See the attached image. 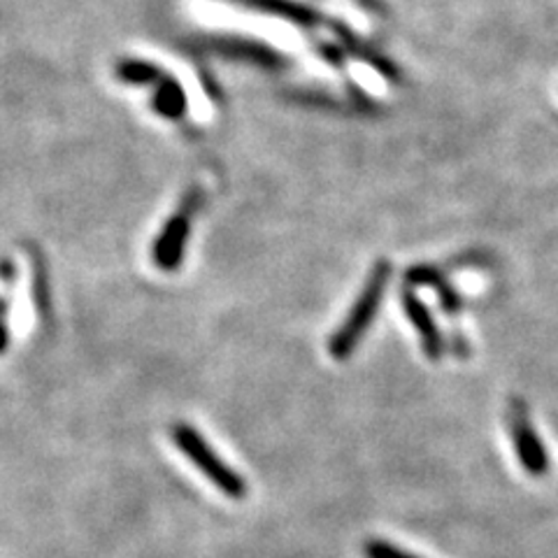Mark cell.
Wrapping results in <instances>:
<instances>
[{"instance_id":"8fae6325","label":"cell","mask_w":558,"mask_h":558,"mask_svg":"<svg viewBox=\"0 0 558 558\" xmlns=\"http://www.w3.org/2000/svg\"><path fill=\"white\" fill-rule=\"evenodd\" d=\"M8 344H10V330H8L5 319H0V354L5 352Z\"/></svg>"},{"instance_id":"52a82bcc","label":"cell","mask_w":558,"mask_h":558,"mask_svg":"<svg viewBox=\"0 0 558 558\" xmlns=\"http://www.w3.org/2000/svg\"><path fill=\"white\" fill-rule=\"evenodd\" d=\"M33 295H35V305L40 310H47L49 305V287H47V275L43 258L33 252Z\"/></svg>"},{"instance_id":"3957f363","label":"cell","mask_w":558,"mask_h":558,"mask_svg":"<svg viewBox=\"0 0 558 558\" xmlns=\"http://www.w3.org/2000/svg\"><path fill=\"white\" fill-rule=\"evenodd\" d=\"M198 205H201V194L198 191H191L189 196H184L182 205L178 207V213H174L163 223L161 233L156 235V240L151 244V260L159 270L172 272L182 266L189 235H191V229H194V217L198 213Z\"/></svg>"},{"instance_id":"ba28073f","label":"cell","mask_w":558,"mask_h":558,"mask_svg":"<svg viewBox=\"0 0 558 558\" xmlns=\"http://www.w3.org/2000/svg\"><path fill=\"white\" fill-rule=\"evenodd\" d=\"M405 279L412 287H440L445 282L442 272L433 266H414L405 272Z\"/></svg>"},{"instance_id":"7a4b0ae2","label":"cell","mask_w":558,"mask_h":558,"mask_svg":"<svg viewBox=\"0 0 558 558\" xmlns=\"http://www.w3.org/2000/svg\"><path fill=\"white\" fill-rule=\"evenodd\" d=\"M172 440L180 447L184 457L194 463L201 473L219 488L221 494H226L229 498H235V500L247 496V482H244V477H240L229 463L219 459V453L209 447V442L194 426L184 424V422L174 424Z\"/></svg>"},{"instance_id":"8992f818","label":"cell","mask_w":558,"mask_h":558,"mask_svg":"<svg viewBox=\"0 0 558 558\" xmlns=\"http://www.w3.org/2000/svg\"><path fill=\"white\" fill-rule=\"evenodd\" d=\"M184 108H186V100H184V94L180 86L174 82L163 84L159 96H156V110H159L163 117L178 119L184 114Z\"/></svg>"},{"instance_id":"30bf717a","label":"cell","mask_w":558,"mask_h":558,"mask_svg":"<svg viewBox=\"0 0 558 558\" xmlns=\"http://www.w3.org/2000/svg\"><path fill=\"white\" fill-rule=\"evenodd\" d=\"M438 289V295H440V305H442V310L445 312H449V314H453V312H459L461 310V305H463V299L459 295V291L453 289L451 284H447V279L445 282L440 284V287H435Z\"/></svg>"},{"instance_id":"9c48e42d","label":"cell","mask_w":558,"mask_h":558,"mask_svg":"<svg viewBox=\"0 0 558 558\" xmlns=\"http://www.w3.org/2000/svg\"><path fill=\"white\" fill-rule=\"evenodd\" d=\"M365 558H418L416 554H410L396 545L384 543V539H368L363 547Z\"/></svg>"},{"instance_id":"5b68a950","label":"cell","mask_w":558,"mask_h":558,"mask_svg":"<svg viewBox=\"0 0 558 558\" xmlns=\"http://www.w3.org/2000/svg\"><path fill=\"white\" fill-rule=\"evenodd\" d=\"M400 303H403L408 319L416 328L418 340H422V347H424V354L430 361H440L445 354V340H442L438 324H435V319H433L428 305L410 289L400 291Z\"/></svg>"},{"instance_id":"6da1fadb","label":"cell","mask_w":558,"mask_h":558,"mask_svg":"<svg viewBox=\"0 0 558 558\" xmlns=\"http://www.w3.org/2000/svg\"><path fill=\"white\" fill-rule=\"evenodd\" d=\"M391 272H393V268L387 258H379L373 266V270L368 275V282H365L356 303L352 305V310H349L347 319L328 340V354L336 361H347L349 356H352L354 349L363 340L365 330H368L371 324L375 322L381 299H384V291H387V284L391 279Z\"/></svg>"},{"instance_id":"277c9868","label":"cell","mask_w":558,"mask_h":558,"mask_svg":"<svg viewBox=\"0 0 558 558\" xmlns=\"http://www.w3.org/2000/svg\"><path fill=\"white\" fill-rule=\"evenodd\" d=\"M508 426H510V438L517 451V459L521 468L526 470L533 477H545L549 473V453L535 433L526 405L521 400H514L508 410Z\"/></svg>"}]
</instances>
